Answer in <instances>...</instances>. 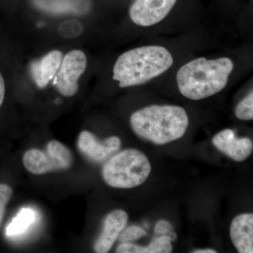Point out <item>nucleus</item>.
<instances>
[{
	"label": "nucleus",
	"instance_id": "nucleus-19",
	"mask_svg": "<svg viewBox=\"0 0 253 253\" xmlns=\"http://www.w3.org/2000/svg\"><path fill=\"white\" fill-rule=\"evenodd\" d=\"M5 96V83L4 78L0 73V107L4 102Z\"/></svg>",
	"mask_w": 253,
	"mask_h": 253
},
{
	"label": "nucleus",
	"instance_id": "nucleus-16",
	"mask_svg": "<svg viewBox=\"0 0 253 253\" xmlns=\"http://www.w3.org/2000/svg\"><path fill=\"white\" fill-rule=\"evenodd\" d=\"M147 236L146 231L137 226H130L123 229L119 236V240L122 243H129Z\"/></svg>",
	"mask_w": 253,
	"mask_h": 253
},
{
	"label": "nucleus",
	"instance_id": "nucleus-14",
	"mask_svg": "<svg viewBox=\"0 0 253 253\" xmlns=\"http://www.w3.org/2000/svg\"><path fill=\"white\" fill-rule=\"evenodd\" d=\"M172 238L163 235L156 238L147 247L136 246V253H169L172 251Z\"/></svg>",
	"mask_w": 253,
	"mask_h": 253
},
{
	"label": "nucleus",
	"instance_id": "nucleus-11",
	"mask_svg": "<svg viewBox=\"0 0 253 253\" xmlns=\"http://www.w3.org/2000/svg\"><path fill=\"white\" fill-rule=\"evenodd\" d=\"M233 244L240 253H253V214H240L233 219L230 226Z\"/></svg>",
	"mask_w": 253,
	"mask_h": 253
},
{
	"label": "nucleus",
	"instance_id": "nucleus-12",
	"mask_svg": "<svg viewBox=\"0 0 253 253\" xmlns=\"http://www.w3.org/2000/svg\"><path fill=\"white\" fill-rule=\"evenodd\" d=\"M62 59V53L54 50L50 51L39 61L32 63L31 76L37 85L40 88H44L49 84L59 71Z\"/></svg>",
	"mask_w": 253,
	"mask_h": 253
},
{
	"label": "nucleus",
	"instance_id": "nucleus-10",
	"mask_svg": "<svg viewBox=\"0 0 253 253\" xmlns=\"http://www.w3.org/2000/svg\"><path fill=\"white\" fill-rule=\"evenodd\" d=\"M128 214L123 210H116L109 213L105 218L102 232L95 242L94 252H109L121 233L126 228Z\"/></svg>",
	"mask_w": 253,
	"mask_h": 253
},
{
	"label": "nucleus",
	"instance_id": "nucleus-18",
	"mask_svg": "<svg viewBox=\"0 0 253 253\" xmlns=\"http://www.w3.org/2000/svg\"><path fill=\"white\" fill-rule=\"evenodd\" d=\"M172 226L169 221L166 220H160L158 221L155 226V232L158 234H167L172 231Z\"/></svg>",
	"mask_w": 253,
	"mask_h": 253
},
{
	"label": "nucleus",
	"instance_id": "nucleus-1",
	"mask_svg": "<svg viewBox=\"0 0 253 253\" xmlns=\"http://www.w3.org/2000/svg\"><path fill=\"white\" fill-rule=\"evenodd\" d=\"M234 68V63L227 57L193 60L181 66L176 73L178 88L187 99H206L226 87Z\"/></svg>",
	"mask_w": 253,
	"mask_h": 253
},
{
	"label": "nucleus",
	"instance_id": "nucleus-13",
	"mask_svg": "<svg viewBox=\"0 0 253 253\" xmlns=\"http://www.w3.org/2000/svg\"><path fill=\"white\" fill-rule=\"evenodd\" d=\"M35 220V212L28 208L21 210L18 215L11 221L6 228L8 236H16L21 234L29 227Z\"/></svg>",
	"mask_w": 253,
	"mask_h": 253
},
{
	"label": "nucleus",
	"instance_id": "nucleus-5",
	"mask_svg": "<svg viewBox=\"0 0 253 253\" xmlns=\"http://www.w3.org/2000/svg\"><path fill=\"white\" fill-rule=\"evenodd\" d=\"M22 162L28 172L41 175L69 169L72 166L73 156L66 145L59 141L51 140L47 143L46 151L28 150L23 154Z\"/></svg>",
	"mask_w": 253,
	"mask_h": 253
},
{
	"label": "nucleus",
	"instance_id": "nucleus-6",
	"mask_svg": "<svg viewBox=\"0 0 253 253\" xmlns=\"http://www.w3.org/2000/svg\"><path fill=\"white\" fill-rule=\"evenodd\" d=\"M87 64L86 55L81 50H73L65 55L53 84L60 94L71 97L78 90V81Z\"/></svg>",
	"mask_w": 253,
	"mask_h": 253
},
{
	"label": "nucleus",
	"instance_id": "nucleus-8",
	"mask_svg": "<svg viewBox=\"0 0 253 253\" xmlns=\"http://www.w3.org/2000/svg\"><path fill=\"white\" fill-rule=\"evenodd\" d=\"M121 139L116 136L100 141L90 131L84 130L78 136L80 151L94 162H102L121 149Z\"/></svg>",
	"mask_w": 253,
	"mask_h": 253
},
{
	"label": "nucleus",
	"instance_id": "nucleus-3",
	"mask_svg": "<svg viewBox=\"0 0 253 253\" xmlns=\"http://www.w3.org/2000/svg\"><path fill=\"white\" fill-rule=\"evenodd\" d=\"M173 62L172 54L164 46H141L119 56L113 78L122 88L139 85L166 72Z\"/></svg>",
	"mask_w": 253,
	"mask_h": 253
},
{
	"label": "nucleus",
	"instance_id": "nucleus-4",
	"mask_svg": "<svg viewBox=\"0 0 253 253\" xmlns=\"http://www.w3.org/2000/svg\"><path fill=\"white\" fill-rule=\"evenodd\" d=\"M151 172L148 158L138 150L129 149L115 155L105 163L102 176L111 187L131 189L144 184Z\"/></svg>",
	"mask_w": 253,
	"mask_h": 253
},
{
	"label": "nucleus",
	"instance_id": "nucleus-2",
	"mask_svg": "<svg viewBox=\"0 0 253 253\" xmlns=\"http://www.w3.org/2000/svg\"><path fill=\"white\" fill-rule=\"evenodd\" d=\"M130 124L139 137L163 145L182 137L189 121L185 109L180 106L152 105L133 113Z\"/></svg>",
	"mask_w": 253,
	"mask_h": 253
},
{
	"label": "nucleus",
	"instance_id": "nucleus-17",
	"mask_svg": "<svg viewBox=\"0 0 253 253\" xmlns=\"http://www.w3.org/2000/svg\"><path fill=\"white\" fill-rule=\"evenodd\" d=\"M12 194L13 191L11 186L6 184H0V226L4 217L5 209Z\"/></svg>",
	"mask_w": 253,
	"mask_h": 253
},
{
	"label": "nucleus",
	"instance_id": "nucleus-7",
	"mask_svg": "<svg viewBox=\"0 0 253 253\" xmlns=\"http://www.w3.org/2000/svg\"><path fill=\"white\" fill-rule=\"evenodd\" d=\"M177 0H136L129 9L131 21L138 26L149 27L162 21Z\"/></svg>",
	"mask_w": 253,
	"mask_h": 253
},
{
	"label": "nucleus",
	"instance_id": "nucleus-20",
	"mask_svg": "<svg viewBox=\"0 0 253 253\" xmlns=\"http://www.w3.org/2000/svg\"><path fill=\"white\" fill-rule=\"evenodd\" d=\"M192 253H217V251H214L213 249H199V250H195V251H192Z\"/></svg>",
	"mask_w": 253,
	"mask_h": 253
},
{
	"label": "nucleus",
	"instance_id": "nucleus-9",
	"mask_svg": "<svg viewBox=\"0 0 253 253\" xmlns=\"http://www.w3.org/2000/svg\"><path fill=\"white\" fill-rule=\"evenodd\" d=\"M212 143L221 152L237 162L247 159L253 152V141L249 138L238 139L230 129L217 133L212 138Z\"/></svg>",
	"mask_w": 253,
	"mask_h": 253
},
{
	"label": "nucleus",
	"instance_id": "nucleus-15",
	"mask_svg": "<svg viewBox=\"0 0 253 253\" xmlns=\"http://www.w3.org/2000/svg\"><path fill=\"white\" fill-rule=\"evenodd\" d=\"M236 118L241 121H252L253 119V93L251 91L236 106Z\"/></svg>",
	"mask_w": 253,
	"mask_h": 253
}]
</instances>
